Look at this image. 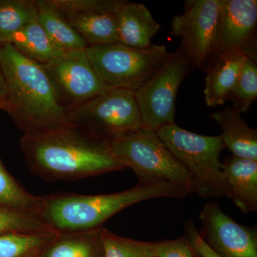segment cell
<instances>
[{"instance_id": "obj_1", "label": "cell", "mask_w": 257, "mask_h": 257, "mask_svg": "<svg viewBox=\"0 0 257 257\" xmlns=\"http://www.w3.org/2000/svg\"><path fill=\"white\" fill-rule=\"evenodd\" d=\"M22 151L29 168L48 181L75 180L125 170L109 140L72 123L24 133Z\"/></svg>"}, {"instance_id": "obj_2", "label": "cell", "mask_w": 257, "mask_h": 257, "mask_svg": "<svg viewBox=\"0 0 257 257\" xmlns=\"http://www.w3.org/2000/svg\"><path fill=\"white\" fill-rule=\"evenodd\" d=\"M187 186L162 181L140 184L113 194H56L42 197L37 216L57 233L82 232L102 228L111 216L137 203L155 198L183 199Z\"/></svg>"}, {"instance_id": "obj_3", "label": "cell", "mask_w": 257, "mask_h": 257, "mask_svg": "<svg viewBox=\"0 0 257 257\" xmlns=\"http://www.w3.org/2000/svg\"><path fill=\"white\" fill-rule=\"evenodd\" d=\"M0 69L8 89L9 114L24 133L67 121L48 74L42 64L12 44H0Z\"/></svg>"}, {"instance_id": "obj_4", "label": "cell", "mask_w": 257, "mask_h": 257, "mask_svg": "<svg viewBox=\"0 0 257 257\" xmlns=\"http://www.w3.org/2000/svg\"><path fill=\"white\" fill-rule=\"evenodd\" d=\"M157 133L188 171L192 192L203 198L226 197L227 190L220 162L225 146L221 135H199L176 124L162 126Z\"/></svg>"}, {"instance_id": "obj_5", "label": "cell", "mask_w": 257, "mask_h": 257, "mask_svg": "<svg viewBox=\"0 0 257 257\" xmlns=\"http://www.w3.org/2000/svg\"><path fill=\"white\" fill-rule=\"evenodd\" d=\"M113 156L130 168L139 183L174 182L187 186L192 193L190 175L155 132L140 128L109 140Z\"/></svg>"}, {"instance_id": "obj_6", "label": "cell", "mask_w": 257, "mask_h": 257, "mask_svg": "<svg viewBox=\"0 0 257 257\" xmlns=\"http://www.w3.org/2000/svg\"><path fill=\"white\" fill-rule=\"evenodd\" d=\"M85 52L106 86L134 92L151 79L171 55L164 45L154 44L147 48L135 49L114 43L87 47Z\"/></svg>"}, {"instance_id": "obj_7", "label": "cell", "mask_w": 257, "mask_h": 257, "mask_svg": "<svg viewBox=\"0 0 257 257\" xmlns=\"http://www.w3.org/2000/svg\"><path fill=\"white\" fill-rule=\"evenodd\" d=\"M67 117L68 122L107 140L142 128L138 101L130 89H109L68 109Z\"/></svg>"}, {"instance_id": "obj_8", "label": "cell", "mask_w": 257, "mask_h": 257, "mask_svg": "<svg viewBox=\"0 0 257 257\" xmlns=\"http://www.w3.org/2000/svg\"><path fill=\"white\" fill-rule=\"evenodd\" d=\"M182 45L158 72L135 91L142 119V128L157 133L166 125L175 124V105L181 83L194 68Z\"/></svg>"}, {"instance_id": "obj_9", "label": "cell", "mask_w": 257, "mask_h": 257, "mask_svg": "<svg viewBox=\"0 0 257 257\" xmlns=\"http://www.w3.org/2000/svg\"><path fill=\"white\" fill-rule=\"evenodd\" d=\"M224 0H189L185 10L172 22L170 35L182 38L195 67L206 70L215 47L221 10Z\"/></svg>"}, {"instance_id": "obj_10", "label": "cell", "mask_w": 257, "mask_h": 257, "mask_svg": "<svg viewBox=\"0 0 257 257\" xmlns=\"http://www.w3.org/2000/svg\"><path fill=\"white\" fill-rule=\"evenodd\" d=\"M42 66L59 103L66 111L111 89L98 77L85 50L66 52L60 58Z\"/></svg>"}, {"instance_id": "obj_11", "label": "cell", "mask_w": 257, "mask_h": 257, "mask_svg": "<svg viewBox=\"0 0 257 257\" xmlns=\"http://www.w3.org/2000/svg\"><path fill=\"white\" fill-rule=\"evenodd\" d=\"M87 47L117 43L116 13L125 1L50 0Z\"/></svg>"}, {"instance_id": "obj_12", "label": "cell", "mask_w": 257, "mask_h": 257, "mask_svg": "<svg viewBox=\"0 0 257 257\" xmlns=\"http://www.w3.org/2000/svg\"><path fill=\"white\" fill-rule=\"evenodd\" d=\"M199 234L220 257H257L256 228L243 226L225 214L216 202L207 203L200 213Z\"/></svg>"}, {"instance_id": "obj_13", "label": "cell", "mask_w": 257, "mask_h": 257, "mask_svg": "<svg viewBox=\"0 0 257 257\" xmlns=\"http://www.w3.org/2000/svg\"><path fill=\"white\" fill-rule=\"evenodd\" d=\"M256 25V0H224L215 47L209 64L221 55L234 52L245 54L256 60L254 48Z\"/></svg>"}, {"instance_id": "obj_14", "label": "cell", "mask_w": 257, "mask_h": 257, "mask_svg": "<svg viewBox=\"0 0 257 257\" xmlns=\"http://www.w3.org/2000/svg\"><path fill=\"white\" fill-rule=\"evenodd\" d=\"M227 195L243 213L257 211V162L231 157L221 163Z\"/></svg>"}, {"instance_id": "obj_15", "label": "cell", "mask_w": 257, "mask_h": 257, "mask_svg": "<svg viewBox=\"0 0 257 257\" xmlns=\"http://www.w3.org/2000/svg\"><path fill=\"white\" fill-rule=\"evenodd\" d=\"M117 43L135 49L147 48L160 25L144 4L125 1L116 13Z\"/></svg>"}, {"instance_id": "obj_16", "label": "cell", "mask_w": 257, "mask_h": 257, "mask_svg": "<svg viewBox=\"0 0 257 257\" xmlns=\"http://www.w3.org/2000/svg\"><path fill=\"white\" fill-rule=\"evenodd\" d=\"M211 117L221 128L225 148L233 156L257 162V130L246 124L237 109L227 105Z\"/></svg>"}, {"instance_id": "obj_17", "label": "cell", "mask_w": 257, "mask_h": 257, "mask_svg": "<svg viewBox=\"0 0 257 257\" xmlns=\"http://www.w3.org/2000/svg\"><path fill=\"white\" fill-rule=\"evenodd\" d=\"M246 55L240 52L225 54L209 64L204 94L208 106H221L234 88Z\"/></svg>"}, {"instance_id": "obj_18", "label": "cell", "mask_w": 257, "mask_h": 257, "mask_svg": "<svg viewBox=\"0 0 257 257\" xmlns=\"http://www.w3.org/2000/svg\"><path fill=\"white\" fill-rule=\"evenodd\" d=\"M35 7L37 21L60 50L66 53L87 48L84 39L51 4L50 0L35 1Z\"/></svg>"}, {"instance_id": "obj_19", "label": "cell", "mask_w": 257, "mask_h": 257, "mask_svg": "<svg viewBox=\"0 0 257 257\" xmlns=\"http://www.w3.org/2000/svg\"><path fill=\"white\" fill-rule=\"evenodd\" d=\"M101 229L57 233L38 257H104Z\"/></svg>"}, {"instance_id": "obj_20", "label": "cell", "mask_w": 257, "mask_h": 257, "mask_svg": "<svg viewBox=\"0 0 257 257\" xmlns=\"http://www.w3.org/2000/svg\"><path fill=\"white\" fill-rule=\"evenodd\" d=\"M6 43L12 44L24 55L42 65L65 54L52 42L36 18L10 37Z\"/></svg>"}, {"instance_id": "obj_21", "label": "cell", "mask_w": 257, "mask_h": 257, "mask_svg": "<svg viewBox=\"0 0 257 257\" xmlns=\"http://www.w3.org/2000/svg\"><path fill=\"white\" fill-rule=\"evenodd\" d=\"M42 197L30 194L8 170L0 160V207L37 216Z\"/></svg>"}, {"instance_id": "obj_22", "label": "cell", "mask_w": 257, "mask_h": 257, "mask_svg": "<svg viewBox=\"0 0 257 257\" xmlns=\"http://www.w3.org/2000/svg\"><path fill=\"white\" fill-rule=\"evenodd\" d=\"M57 232L0 235V257H38Z\"/></svg>"}, {"instance_id": "obj_23", "label": "cell", "mask_w": 257, "mask_h": 257, "mask_svg": "<svg viewBox=\"0 0 257 257\" xmlns=\"http://www.w3.org/2000/svg\"><path fill=\"white\" fill-rule=\"evenodd\" d=\"M36 18L35 1L8 0L0 3V44Z\"/></svg>"}, {"instance_id": "obj_24", "label": "cell", "mask_w": 257, "mask_h": 257, "mask_svg": "<svg viewBox=\"0 0 257 257\" xmlns=\"http://www.w3.org/2000/svg\"><path fill=\"white\" fill-rule=\"evenodd\" d=\"M104 257H157L158 241H137L101 230Z\"/></svg>"}, {"instance_id": "obj_25", "label": "cell", "mask_w": 257, "mask_h": 257, "mask_svg": "<svg viewBox=\"0 0 257 257\" xmlns=\"http://www.w3.org/2000/svg\"><path fill=\"white\" fill-rule=\"evenodd\" d=\"M257 97L256 60L246 56L237 81L228 96L233 107L240 113L247 111Z\"/></svg>"}, {"instance_id": "obj_26", "label": "cell", "mask_w": 257, "mask_h": 257, "mask_svg": "<svg viewBox=\"0 0 257 257\" xmlns=\"http://www.w3.org/2000/svg\"><path fill=\"white\" fill-rule=\"evenodd\" d=\"M56 232L38 216L0 207V235L10 233L44 234Z\"/></svg>"}, {"instance_id": "obj_27", "label": "cell", "mask_w": 257, "mask_h": 257, "mask_svg": "<svg viewBox=\"0 0 257 257\" xmlns=\"http://www.w3.org/2000/svg\"><path fill=\"white\" fill-rule=\"evenodd\" d=\"M157 257H201L185 234L178 239L158 241Z\"/></svg>"}, {"instance_id": "obj_28", "label": "cell", "mask_w": 257, "mask_h": 257, "mask_svg": "<svg viewBox=\"0 0 257 257\" xmlns=\"http://www.w3.org/2000/svg\"><path fill=\"white\" fill-rule=\"evenodd\" d=\"M185 234L188 236L193 246L201 257H220L211 249L207 243L204 242V240L199 235V231L196 229L192 220H189L186 223Z\"/></svg>"}, {"instance_id": "obj_29", "label": "cell", "mask_w": 257, "mask_h": 257, "mask_svg": "<svg viewBox=\"0 0 257 257\" xmlns=\"http://www.w3.org/2000/svg\"><path fill=\"white\" fill-rule=\"evenodd\" d=\"M0 96L8 101V89H7L6 84H5L4 78H3L1 69H0Z\"/></svg>"}, {"instance_id": "obj_30", "label": "cell", "mask_w": 257, "mask_h": 257, "mask_svg": "<svg viewBox=\"0 0 257 257\" xmlns=\"http://www.w3.org/2000/svg\"><path fill=\"white\" fill-rule=\"evenodd\" d=\"M0 109H3V110L8 111V113H10V102L4 99V98L2 97L1 96H0Z\"/></svg>"}, {"instance_id": "obj_31", "label": "cell", "mask_w": 257, "mask_h": 257, "mask_svg": "<svg viewBox=\"0 0 257 257\" xmlns=\"http://www.w3.org/2000/svg\"><path fill=\"white\" fill-rule=\"evenodd\" d=\"M1 2H2L1 0H0V3H1Z\"/></svg>"}]
</instances>
